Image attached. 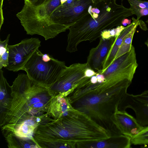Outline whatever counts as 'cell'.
Here are the masks:
<instances>
[{
	"label": "cell",
	"instance_id": "cell-29",
	"mask_svg": "<svg viewBox=\"0 0 148 148\" xmlns=\"http://www.w3.org/2000/svg\"><path fill=\"white\" fill-rule=\"evenodd\" d=\"M146 22L148 24V19H147L146 21Z\"/></svg>",
	"mask_w": 148,
	"mask_h": 148
},
{
	"label": "cell",
	"instance_id": "cell-26",
	"mask_svg": "<svg viewBox=\"0 0 148 148\" xmlns=\"http://www.w3.org/2000/svg\"><path fill=\"white\" fill-rule=\"evenodd\" d=\"M29 1L32 3H35L37 2L42 0H28Z\"/></svg>",
	"mask_w": 148,
	"mask_h": 148
},
{
	"label": "cell",
	"instance_id": "cell-11",
	"mask_svg": "<svg viewBox=\"0 0 148 148\" xmlns=\"http://www.w3.org/2000/svg\"><path fill=\"white\" fill-rule=\"evenodd\" d=\"M117 38L108 39L100 38L97 46L90 51L86 62L89 68L96 72L103 70L105 62Z\"/></svg>",
	"mask_w": 148,
	"mask_h": 148
},
{
	"label": "cell",
	"instance_id": "cell-5",
	"mask_svg": "<svg viewBox=\"0 0 148 148\" xmlns=\"http://www.w3.org/2000/svg\"><path fill=\"white\" fill-rule=\"evenodd\" d=\"M61 4V0H42L34 4L24 0V5L16 16L27 34L40 35L47 40L68 29L56 23L51 17Z\"/></svg>",
	"mask_w": 148,
	"mask_h": 148
},
{
	"label": "cell",
	"instance_id": "cell-4",
	"mask_svg": "<svg viewBox=\"0 0 148 148\" xmlns=\"http://www.w3.org/2000/svg\"><path fill=\"white\" fill-rule=\"evenodd\" d=\"M40 130L45 138L53 145L63 141L76 143L97 141L112 136L109 130L74 108L66 116L42 125Z\"/></svg>",
	"mask_w": 148,
	"mask_h": 148
},
{
	"label": "cell",
	"instance_id": "cell-9",
	"mask_svg": "<svg viewBox=\"0 0 148 148\" xmlns=\"http://www.w3.org/2000/svg\"><path fill=\"white\" fill-rule=\"evenodd\" d=\"M37 38H27L13 45H8V63L6 69L14 72L22 70L27 61L41 46Z\"/></svg>",
	"mask_w": 148,
	"mask_h": 148
},
{
	"label": "cell",
	"instance_id": "cell-7",
	"mask_svg": "<svg viewBox=\"0 0 148 148\" xmlns=\"http://www.w3.org/2000/svg\"><path fill=\"white\" fill-rule=\"evenodd\" d=\"M96 72L89 68L86 63H75L67 66L57 81L48 88L53 97L67 96L79 84Z\"/></svg>",
	"mask_w": 148,
	"mask_h": 148
},
{
	"label": "cell",
	"instance_id": "cell-8",
	"mask_svg": "<svg viewBox=\"0 0 148 148\" xmlns=\"http://www.w3.org/2000/svg\"><path fill=\"white\" fill-rule=\"evenodd\" d=\"M93 0H67L53 11L51 18L69 29L82 17Z\"/></svg>",
	"mask_w": 148,
	"mask_h": 148
},
{
	"label": "cell",
	"instance_id": "cell-20",
	"mask_svg": "<svg viewBox=\"0 0 148 148\" xmlns=\"http://www.w3.org/2000/svg\"><path fill=\"white\" fill-rule=\"evenodd\" d=\"M131 143L134 145H148V126L131 138Z\"/></svg>",
	"mask_w": 148,
	"mask_h": 148
},
{
	"label": "cell",
	"instance_id": "cell-28",
	"mask_svg": "<svg viewBox=\"0 0 148 148\" xmlns=\"http://www.w3.org/2000/svg\"><path fill=\"white\" fill-rule=\"evenodd\" d=\"M106 0H93L94 2H101Z\"/></svg>",
	"mask_w": 148,
	"mask_h": 148
},
{
	"label": "cell",
	"instance_id": "cell-6",
	"mask_svg": "<svg viewBox=\"0 0 148 148\" xmlns=\"http://www.w3.org/2000/svg\"><path fill=\"white\" fill-rule=\"evenodd\" d=\"M64 61L59 60L37 49L25 64L22 70L34 82L48 88L57 81L66 67Z\"/></svg>",
	"mask_w": 148,
	"mask_h": 148
},
{
	"label": "cell",
	"instance_id": "cell-13",
	"mask_svg": "<svg viewBox=\"0 0 148 148\" xmlns=\"http://www.w3.org/2000/svg\"><path fill=\"white\" fill-rule=\"evenodd\" d=\"M131 138L122 134H117L108 139L100 141L77 143L78 148H129Z\"/></svg>",
	"mask_w": 148,
	"mask_h": 148
},
{
	"label": "cell",
	"instance_id": "cell-16",
	"mask_svg": "<svg viewBox=\"0 0 148 148\" xmlns=\"http://www.w3.org/2000/svg\"><path fill=\"white\" fill-rule=\"evenodd\" d=\"M5 136L9 147L40 148L34 139L21 138L11 134Z\"/></svg>",
	"mask_w": 148,
	"mask_h": 148
},
{
	"label": "cell",
	"instance_id": "cell-24",
	"mask_svg": "<svg viewBox=\"0 0 148 148\" xmlns=\"http://www.w3.org/2000/svg\"><path fill=\"white\" fill-rule=\"evenodd\" d=\"M3 1V0H0V29L3 24L4 20L2 9Z\"/></svg>",
	"mask_w": 148,
	"mask_h": 148
},
{
	"label": "cell",
	"instance_id": "cell-21",
	"mask_svg": "<svg viewBox=\"0 0 148 148\" xmlns=\"http://www.w3.org/2000/svg\"><path fill=\"white\" fill-rule=\"evenodd\" d=\"M125 28L124 26L121 25L111 29L105 30L102 32L100 37L104 39H108L113 37L117 38Z\"/></svg>",
	"mask_w": 148,
	"mask_h": 148
},
{
	"label": "cell",
	"instance_id": "cell-15",
	"mask_svg": "<svg viewBox=\"0 0 148 148\" xmlns=\"http://www.w3.org/2000/svg\"><path fill=\"white\" fill-rule=\"evenodd\" d=\"M132 22L131 23L125 27V28L115 41L104 64L102 71L106 69L113 61L126 35L135 27L139 26L140 28L142 29L145 25V24L142 20H138L133 17H132Z\"/></svg>",
	"mask_w": 148,
	"mask_h": 148
},
{
	"label": "cell",
	"instance_id": "cell-10",
	"mask_svg": "<svg viewBox=\"0 0 148 148\" xmlns=\"http://www.w3.org/2000/svg\"><path fill=\"white\" fill-rule=\"evenodd\" d=\"M132 109L138 123L145 127L148 126V89L141 93L134 95L127 93L123 98L118 109Z\"/></svg>",
	"mask_w": 148,
	"mask_h": 148
},
{
	"label": "cell",
	"instance_id": "cell-19",
	"mask_svg": "<svg viewBox=\"0 0 148 148\" xmlns=\"http://www.w3.org/2000/svg\"><path fill=\"white\" fill-rule=\"evenodd\" d=\"M10 34H9L6 38L3 41L0 40V68L6 67L8 65L9 50L8 43Z\"/></svg>",
	"mask_w": 148,
	"mask_h": 148
},
{
	"label": "cell",
	"instance_id": "cell-1",
	"mask_svg": "<svg viewBox=\"0 0 148 148\" xmlns=\"http://www.w3.org/2000/svg\"><path fill=\"white\" fill-rule=\"evenodd\" d=\"M132 82L120 77H112L102 82L90 78L67 97L74 108L96 121L108 123L111 122V116L118 109Z\"/></svg>",
	"mask_w": 148,
	"mask_h": 148
},
{
	"label": "cell",
	"instance_id": "cell-18",
	"mask_svg": "<svg viewBox=\"0 0 148 148\" xmlns=\"http://www.w3.org/2000/svg\"><path fill=\"white\" fill-rule=\"evenodd\" d=\"M137 27V26L134 27L125 36L114 60L130 51L132 45L133 36Z\"/></svg>",
	"mask_w": 148,
	"mask_h": 148
},
{
	"label": "cell",
	"instance_id": "cell-22",
	"mask_svg": "<svg viewBox=\"0 0 148 148\" xmlns=\"http://www.w3.org/2000/svg\"><path fill=\"white\" fill-rule=\"evenodd\" d=\"M130 7L148 9V1L140 0H127Z\"/></svg>",
	"mask_w": 148,
	"mask_h": 148
},
{
	"label": "cell",
	"instance_id": "cell-12",
	"mask_svg": "<svg viewBox=\"0 0 148 148\" xmlns=\"http://www.w3.org/2000/svg\"><path fill=\"white\" fill-rule=\"evenodd\" d=\"M111 122L121 134L131 138L144 127L125 110L116 109L110 118Z\"/></svg>",
	"mask_w": 148,
	"mask_h": 148
},
{
	"label": "cell",
	"instance_id": "cell-27",
	"mask_svg": "<svg viewBox=\"0 0 148 148\" xmlns=\"http://www.w3.org/2000/svg\"><path fill=\"white\" fill-rule=\"evenodd\" d=\"M145 44L147 46L148 49V38L146 41L145 42Z\"/></svg>",
	"mask_w": 148,
	"mask_h": 148
},
{
	"label": "cell",
	"instance_id": "cell-25",
	"mask_svg": "<svg viewBox=\"0 0 148 148\" xmlns=\"http://www.w3.org/2000/svg\"><path fill=\"white\" fill-rule=\"evenodd\" d=\"M131 20L126 18L124 19L122 21L121 25L123 26H126L127 25H129L131 23Z\"/></svg>",
	"mask_w": 148,
	"mask_h": 148
},
{
	"label": "cell",
	"instance_id": "cell-2",
	"mask_svg": "<svg viewBox=\"0 0 148 148\" xmlns=\"http://www.w3.org/2000/svg\"><path fill=\"white\" fill-rule=\"evenodd\" d=\"M8 105L1 113L0 125L5 135L12 132L16 125L29 119L44 116L53 98L48 88L19 74L11 86Z\"/></svg>",
	"mask_w": 148,
	"mask_h": 148
},
{
	"label": "cell",
	"instance_id": "cell-17",
	"mask_svg": "<svg viewBox=\"0 0 148 148\" xmlns=\"http://www.w3.org/2000/svg\"><path fill=\"white\" fill-rule=\"evenodd\" d=\"M0 106L1 112L4 110L8 106L10 97H8L9 92L11 90L10 86L4 77L3 71L0 70Z\"/></svg>",
	"mask_w": 148,
	"mask_h": 148
},
{
	"label": "cell",
	"instance_id": "cell-14",
	"mask_svg": "<svg viewBox=\"0 0 148 148\" xmlns=\"http://www.w3.org/2000/svg\"><path fill=\"white\" fill-rule=\"evenodd\" d=\"M73 108L67 97L58 96L51 99L47 113L54 120H57L67 116Z\"/></svg>",
	"mask_w": 148,
	"mask_h": 148
},
{
	"label": "cell",
	"instance_id": "cell-30",
	"mask_svg": "<svg viewBox=\"0 0 148 148\" xmlns=\"http://www.w3.org/2000/svg\"></svg>",
	"mask_w": 148,
	"mask_h": 148
},
{
	"label": "cell",
	"instance_id": "cell-3",
	"mask_svg": "<svg viewBox=\"0 0 148 148\" xmlns=\"http://www.w3.org/2000/svg\"><path fill=\"white\" fill-rule=\"evenodd\" d=\"M130 9L116 3V0L92 2L82 16L69 29L67 51H77L81 42H90L101 37L103 31L121 25L123 20L132 15Z\"/></svg>",
	"mask_w": 148,
	"mask_h": 148
},
{
	"label": "cell",
	"instance_id": "cell-23",
	"mask_svg": "<svg viewBox=\"0 0 148 148\" xmlns=\"http://www.w3.org/2000/svg\"><path fill=\"white\" fill-rule=\"evenodd\" d=\"M132 14L137 16V19L139 20L142 16H148V9L130 7Z\"/></svg>",
	"mask_w": 148,
	"mask_h": 148
}]
</instances>
